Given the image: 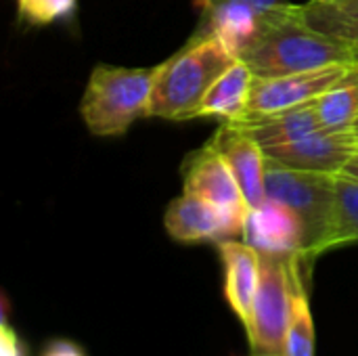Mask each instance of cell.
<instances>
[{
    "label": "cell",
    "instance_id": "obj_13",
    "mask_svg": "<svg viewBox=\"0 0 358 356\" xmlns=\"http://www.w3.org/2000/svg\"><path fill=\"white\" fill-rule=\"evenodd\" d=\"M224 264V296L239 321L250 329L254 300L260 283V252L245 241L216 243Z\"/></svg>",
    "mask_w": 358,
    "mask_h": 356
},
{
    "label": "cell",
    "instance_id": "obj_14",
    "mask_svg": "<svg viewBox=\"0 0 358 356\" xmlns=\"http://www.w3.org/2000/svg\"><path fill=\"white\" fill-rule=\"evenodd\" d=\"M252 84L254 71L243 61H237L208 90L195 118H218L222 124H237L248 111Z\"/></svg>",
    "mask_w": 358,
    "mask_h": 356
},
{
    "label": "cell",
    "instance_id": "obj_1",
    "mask_svg": "<svg viewBox=\"0 0 358 356\" xmlns=\"http://www.w3.org/2000/svg\"><path fill=\"white\" fill-rule=\"evenodd\" d=\"M237 59L254 76L275 78L338 63H358V46L308 27L300 17V4L285 2L266 15L260 31Z\"/></svg>",
    "mask_w": 358,
    "mask_h": 356
},
{
    "label": "cell",
    "instance_id": "obj_9",
    "mask_svg": "<svg viewBox=\"0 0 358 356\" xmlns=\"http://www.w3.org/2000/svg\"><path fill=\"white\" fill-rule=\"evenodd\" d=\"M287 0H199L201 17L195 38L218 36L237 57L260 31L266 15Z\"/></svg>",
    "mask_w": 358,
    "mask_h": 356
},
{
    "label": "cell",
    "instance_id": "obj_3",
    "mask_svg": "<svg viewBox=\"0 0 358 356\" xmlns=\"http://www.w3.org/2000/svg\"><path fill=\"white\" fill-rule=\"evenodd\" d=\"M159 73L155 67L96 65L88 78L80 115L94 136H122L130 126L149 118L153 86Z\"/></svg>",
    "mask_w": 358,
    "mask_h": 356
},
{
    "label": "cell",
    "instance_id": "obj_20",
    "mask_svg": "<svg viewBox=\"0 0 358 356\" xmlns=\"http://www.w3.org/2000/svg\"><path fill=\"white\" fill-rule=\"evenodd\" d=\"M76 8V0H17L19 17L31 25H48L63 17H69Z\"/></svg>",
    "mask_w": 358,
    "mask_h": 356
},
{
    "label": "cell",
    "instance_id": "obj_16",
    "mask_svg": "<svg viewBox=\"0 0 358 356\" xmlns=\"http://www.w3.org/2000/svg\"><path fill=\"white\" fill-rule=\"evenodd\" d=\"M300 17L308 27L358 46V0H308L300 4Z\"/></svg>",
    "mask_w": 358,
    "mask_h": 356
},
{
    "label": "cell",
    "instance_id": "obj_6",
    "mask_svg": "<svg viewBox=\"0 0 358 356\" xmlns=\"http://www.w3.org/2000/svg\"><path fill=\"white\" fill-rule=\"evenodd\" d=\"M357 65L358 63H338V65H327V67H317V69H306V71H296L275 78L254 76L248 111L235 126H250L275 113L306 103H315L325 92L336 88L340 82H344L355 71Z\"/></svg>",
    "mask_w": 358,
    "mask_h": 356
},
{
    "label": "cell",
    "instance_id": "obj_5",
    "mask_svg": "<svg viewBox=\"0 0 358 356\" xmlns=\"http://www.w3.org/2000/svg\"><path fill=\"white\" fill-rule=\"evenodd\" d=\"M302 254L260 252V283L248 329L250 346L260 355L285 356V338L292 315L294 269Z\"/></svg>",
    "mask_w": 358,
    "mask_h": 356
},
{
    "label": "cell",
    "instance_id": "obj_4",
    "mask_svg": "<svg viewBox=\"0 0 358 356\" xmlns=\"http://www.w3.org/2000/svg\"><path fill=\"white\" fill-rule=\"evenodd\" d=\"M336 176L338 174L296 170L273 157H266V199L281 201L298 214L304 227L302 260L306 264L334 248L338 204Z\"/></svg>",
    "mask_w": 358,
    "mask_h": 356
},
{
    "label": "cell",
    "instance_id": "obj_19",
    "mask_svg": "<svg viewBox=\"0 0 358 356\" xmlns=\"http://www.w3.org/2000/svg\"><path fill=\"white\" fill-rule=\"evenodd\" d=\"M336 231L334 248L358 241V178L348 174L336 176Z\"/></svg>",
    "mask_w": 358,
    "mask_h": 356
},
{
    "label": "cell",
    "instance_id": "obj_11",
    "mask_svg": "<svg viewBox=\"0 0 358 356\" xmlns=\"http://www.w3.org/2000/svg\"><path fill=\"white\" fill-rule=\"evenodd\" d=\"M210 143L224 155L229 168L233 170L245 201L252 208H258L266 201V180H264V166L266 155L260 143L241 126L222 124Z\"/></svg>",
    "mask_w": 358,
    "mask_h": 356
},
{
    "label": "cell",
    "instance_id": "obj_24",
    "mask_svg": "<svg viewBox=\"0 0 358 356\" xmlns=\"http://www.w3.org/2000/svg\"><path fill=\"white\" fill-rule=\"evenodd\" d=\"M355 132H357V138H358V122H357V126H355Z\"/></svg>",
    "mask_w": 358,
    "mask_h": 356
},
{
    "label": "cell",
    "instance_id": "obj_15",
    "mask_svg": "<svg viewBox=\"0 0 358 356\" xmlns=\"http://www.w3.org/2000/svg\"><path fill=\"white\" fill-rule=\"evenodd\" d=\"M241 128H245L260 143V147L283 145V143H292L302 136H308L313 132L327 130V128H323V124L319 120L315 103H306V105L275 113L262 122L241 126Z\"/></svg>",
    "mask_w": 358,
    "mask_h": 356
},
{
    "label": "cell",
    "instance_id": "obj_12",
    "mask_svg": "<svg viewBox=\"0 0 358 356\" xmlns=\"http://www.w3.org/2000/svg\"><path fill=\"white\" fill-rule=\"evenodd\" d=\"M241 237L258 252L302 254L304 250V227L298 214L275 199L250 210Z\"/></svg>",
    "mask_w": 358,
    "mask_h": 356
},
{
    "label": "cell",
    "instance_id": "obj_8",
    "mask_svg": "<svg viewBox=\"0 0 358 356\" xmlns=\"http://www.w3.org/2000/svg\"><path fill=\"white\" fill-rule=\"evenodd\" d=\"M266 157H273L289 168L319 174H342L348 162L358 153V138L352 130H319L292 143L262 147Z\"/></svg>",
    "mask_w": 358,
    "mask_h": 356
},
{
    "label": "cell",
    "instance_id": "obj_18",
    "mask_svg": "<svg viewBox=\"0 0 358 356\" xmlns=\"http://www.w3.org/2000/svg\"><path fill=\"white\" fill-rule=\"evenodd\" d=\"M319 120L327 130H352L358 122V65L336 88L315 101Z\"/></svg>",
    "mask_w": 358,
    "mask_h": 356
},
{
    "label": "cell",
    "instance_id": "obj_25",
    "mask_svg": "<svg viewBox=\"0 0 358 356\" xmlns=\"http://www.w3.org/2000/svg\"><path fill=\"white\" fill-rule=\"evenodd\" d=\"M262 356H273V355H262Z\"/></svg>",
    "mask_w": 358,
    "mask_h": 356
},
{
    "label": "cell",
    "instance_id": "obj_21",
    "mask_svg": "<svg viewBox=\"0 0 358 356\" xmlns=\"http://www.w3.org/2000/svg\"><path fill=\"white\" fill-rule=\"evenodd\" d=\"M42 356H86L82 350H80V346H76L73 342H69V340H55V342H50L48 344V348L44 350V355Z\"/></svg>",
    "mask_w": 358,
    "mask_h": 356
},
{
    "label": "cell",
    "instance_id": "obj_10",
    "mask_svg": "<svg viewBox=\"0 0 358 356\" xmlns=\"http://www.w3.org/2000/svg\"><path fill=\"white\" fill-rule=\"evenodd\" d=\"M164 227L180 243H220L243 235L241 222L191 193L172 199L164 216Z\"/></svg>",
    "mask_w": 358,
    "mask_h": 356
},
{
    "label": "cell",
    "instance_id": "obj_7",
    "mask_svg": "<svg viewBox=\"0 0 358 356\" xmlns=\"http://www.w3.org/2000/svg\"><path fill=\"white\" fill-rule=\"evenodd\" d=\"M182 193L197 195L245 227L250 206L224 155L208 141L182 166Z\"/></svg>",
    "mask_w": 358,
    "mask_h": 356
},
{
    "label": "cell",
    "instance_id": "obj_2",
    "mask_svg": "<svg viewBox=\"0 0 358 356\" xmlns=\"http://www.w3.org/2000/svg\"><path fill=\"white\" fill-rule=\"evenodd\" d=\"M239 59L231 52L222 38L193 36L180 52L159 65L149 118L172 122L195 120L208 90Z\"/></svg>",
    "mask_w": 358,
    "mask_h": 356
},
{
    "label": "cell",
    "instance_id": "obj_23",
    "mask_svg": "<svg viewBox=\"0 0 358 356\" xmlns=\"http://www.w3.org/2000/svg\"><path fill=\"white\" fill-rule=\"evenodd\" d=\"M342 174H348V176H355V178H358V153L348 162V166L344 168V172Z\"/></svg>",
    "mask_w": 358,
    "mask_h": 356
},
{
    "label": "cell",
    "instance_id": "obj_22",
    "mask_svg": "<svg viewBox=\"0 0 358 356\" xmlns=\"http://www.w3.org/2000/svg\"><path fill=\"white\" fill-rule=\"evenodd\" d=\"M2 356H23L21 348H19L17 334L10 329V325L6 321H2Z\"/></svg>",
    "mask_w": 358,
    "mask_h": 356
},
{
    "label": "cell",
    "instance_id": "obj_17",
    "mask_svg": "<svg viewBox=\"0 0 358 356\" xmlns=\"http://www.w3.org/2000/svg\"><path fill=\"white\" fill-rule=\"evenodd\" d=\"M302 264L304 260H300L294 269L292 315L285 338V356H315V323L302 279Z\"/></svg>",
    "mask_w": 358,
    "mask_h": 356
}]
</instances>
